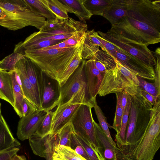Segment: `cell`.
<instances>
[{"label":"cell","mask_w":160,"mask_h":160,"mask_svg":"<svg viewBox=\"0 0 160 160\" xmlns=\"http://www.w3.org/2000/svg\"><path fill=\"white\" fill-rule=\"evenodd\" d=\"M139 86L132 85L123 90L128 94L130 99V110L125 137L126 145L118 148L124 154L132 148L139 142L147 129L150 118L153 105L142 95Z\"/></svg>","instance_id":"6da1fadb"},{"label":"cell","mask_w":160,"mask_h":160,"mask_svg":"<svg viewBox=\"0 0 160 160\" xmlns=\"http://www.w3.org/2000/svg\"><path fill=\"white\" fill-rule=\"evenodd\" d=\"M83 38L80 43L71 47L26 51L23 54L35 63L43 73L58 81L82 46Z\"/></svg>","instance_id":"7a4b0ae2"},{"label":"cell","mask_w":160,"mask_h":160,"mask_svg":"<svg viewBox=\"0 0 160 160\" xmlns=\"http://www.w3.org/2000/svg\"><path fill=\"white\" fill-rule=\"evenodd\" d=\"M0 8L3 13L0 17V25L15 31L28 26L40 30L45 18L32 11L24 0H0Z\"/></svg>","instance_id":"3957f363"},{"label":"cell","mask_w":160,"mask_h":160,"mask_svg":"<svg viewBox=\"0 0 160 160\" xmlns=\"http://www.w3.org/2000/svg\"><path fill=\"white\" fill-rule=\"evenodd\" d=\"M160 147V100L151 108V117L141 138L131 149L123 154L133 160H152Z\"/></svg>","instance_id":"277c9868"},{"label":"cell","mask_w":160,"mask_h":160,"mask_svg":"<svg viewBox=\"0 0 160 160\" xmlns=\"http://www.w3.org/2000/svg\"><path fill=\"white\" fill-rule=\"evenodd\" d=\"M141 45L148 46L160 42V32L145 22L126 16L109 30Z\"/></svg>","instance_id":"5b68a950"},{"label":"cell","mask_w":160,"mask_h":160,"mask_svg":"<svg viewBox=\"0 0 160 160\" xmlns=\"http://www.w3.org/2000/svg\"><path fill=\"white\" fill-rule=\"evenodd\" d=\"M113 58L116 66L107 71L104 74L98 92L100 96L122 92L127 87L132 85L139 86L137 76Z\"/></svg>","instance_id":"8992f818"},{"label":"cell","mask_w":160,"mask_h":160,"mask_svg":"<svg viewBox=\"0 0 160 160\" xmlns=\"http://www.w3.org/2000/svg\"><path fill=\"white\" fill-rule=\"evenodd\" d=\"M85 60L83 59L76 70L60 87V96L58 106L66 103L75 95L85 97L92 108L97 105V103L93 101L88 92L85 69Z\"/></svg>","instance_id":"52a82bcc"},{"label":"cell","mask_w":160,"mask_h":160,"mask_svg":"<svg viewBox=\"0 0 160 160\" xmlns=\"http://www.w3.org/2000/svg\"><path fill=\"white\" fill-rule=\"evenodd\" d=\"M127 15L160 32V0H127Z\"/></svg>","instance_id":"ba28073f"},{"label":"cell","mask_w":160,"mask_h":160,"mask_svg":"<svg viewBox=\"0 0 160 160\" xmlns=\"http://www.w3.org/2000/svg\"><path fill=\"white\" fill-rule=\"evenodd\" d=\"M97 32L101 37L145 64L152 67L155 65L156 59L153 52L147 46L134 42L109 30L106 33L100 31Z\"/></svg>","instance_id":"9c48e42d"},{"label":"cell","mask_w":160,"mask_h":160,"mask_svg":"<svg viewBox=\"0 0 160 160\" xmlns=\"http://www.w3.org/2000/svg\"><path fill=\"white\" fill-rule=\"evenodd\" d=\"M92 108L81 104L71 122L73 132L88 141L96 149L98 144L95 136Z\"/></svg>","instance_id":"30bf717a"},{"label":"cell","mask_w":160,"mask_h":160,"mask_svg":"<svg viewBox=\"0 0 160 160\" xmlns=\"http://www.w3.org/2000/svg\"><path fill=\"white\" fill-rule=\"evenodd\" d=\"M108 53L137 76L149 80H154L153 67L145 64L133 56L123 51L114 50Z\"/></svg>","instance_id":"8fae6325"},{"label":"cell","mask_w":160,"mask_h":160,"mask_svg":"<svg viewBox=\"0 0 160 160\" xmlns=\"http://www.w3.org/2000/svg\"><path fill=\"white\" fill-rule=\"evenodd\" d=\"M48 111L38 110L21 118L17 127V135L18 138L22 141L28 139L38 129Z\"/></svg>","instance_id":"7c38bea8"},{"label":"cell","mask_w":160,"mask_h":160,"mask_svg":"<svg viewBox=\"0 0 160 160\" xmlns=\"http://www.w3.org/2000/svg\"><path fill=\"white\" fill-rule=\"evenodd\" d=\"M57 133H49L41 137L35 133L28 139L33 153L46 160H53V155L56 145Z\"/></svg>","instance_id":"4fadbf2b"},{"label":"cell","mask_w":160,"mask_h":160,"mask_svg":"<svg viewBox=\"0 0 160 160\" xmlns=\"http://www.w3.org/2000/svg\"><path fill=\"white\" fill-rule=\"evenodd\" d=\"M43 83L40 109L51 111L58 105L60 96V87L57 80L48 77L43 72Z\"/></svg>","instance_id":"5bb4252c"},{"label":"cell","mask_w":160,"mask_h":160,"mask_svg":"<svg viewBox=\"0 0 160 160\" xmlns=\"http://www.w3.org/2000/svg\"><path fill=\"white\" fill-rule=\"evenodd\" d=\"M81 105L66 103L58 106L56 110L53 112L50 133H57L70 123Z\"/></svg>","instance_id":"9a60e30c"},{"label":"cell","mask_w":160,"mask_h":160,"mask_svg":"<svg viewBox=\"0 0 160 160\" xmlns=\"http://www.w3.org/2000/svg\"><path fill=\"white\" fill-rule=\"evenodd\" d=\"M98 144L96 151L101 160H117L116 148L111 143L99 124L93 121Z\"/></svg>","instance_id":"2e32d148"},{"label":"cell","mask_w":160,"mask_h":160,"mask_svg":"<svg viewBox=\"0 0 160 160\" xmlns=\"http://www.w3.org/2000/svg\"><path fill=\"white\" fill-rule=\"evenodd\" d=\"M85 69L89 94L93 101L97 103L96 97L104 75L97 69L92 58L85 60Z\"/></svg>","instance_id":"e0dca14e"},{"label":"cell","mask_w":160,"mask_h":160,"mask_svg":"<svg viewBox=\"0 0 160 160\" xmlns=\"http://www.w3.org/2000/svg\"><path fill=\"white\" fill-rule=\"evenodd\" d=\"M15 71L19 75L22 82L21 89L24 96L37 110L41 108V102L28 77L21 60L16 64Z\"/></svg>","instance_id":"ac0fdd59"},{"label":"cell","mask_w":160,"mask_h":160,"mask_svg":"<svg viewBox=\"0 0 160 160\" xmlns=\"http://www.w3.org/2000/svg\"><path fill=\"white\" fill-rule=\"evenodd\" d=\"M28 79L41 103L43 89V72L30 59L26 57L21 60Z\"/></svg>","instance_id":"d6986e66"},{"label":"cell","mask_w":160,"mask_h":160,"mask_svg":"<svg viewBox=\"0 0 160 160\" xmlns=\"http://www.w3.org/2000/svg\"><path fill=\"white\" fill-rule=\"evenodd\" d=\"M97 32L92 29L87 30L85 33L82 51V56L84 60L90 59L99 50V47L102 50L106 52L103 46L97 37Z\"/></svg>","instance_id":"ffe728a7"},{"label":"cell","mask_w":160,"mask_h":160,"mask_svg":"<svg viewBox=\"0 0 160 160\" xmlns=\"http://www.w3.org/2000/svg\"><path fill=\"white\" fill-rule=\"evenodd\" d=\"M20 142L12 135L1 112L0 102V153L14 148H19Z\"/></svg>","instance_id":"44dd1931"},{"label":"cell","mask_w":160,"mask_h":160,"mask_svg":"<svg viewBox=\"0 0 160 160\" xmlns=\"http://www.w3.org/2000/svg\"><path fill=\"white\" fill-rule=\"evenodd\" d=\"M127 0H112L110 6L104 11L102 16L112 25L127 15Z\"/></svg>","instance_id":"7402d4cb"},{"label":"cell","mask_w":160,"mask_h":160,"mask_svg":"<svg viewBox=\"0 0 160 160\" xmlns=\"http://www.w3.org/2000/svg\"><path fill=\"white\" fill-rule=\"evenodd\" d=\"M0 98L8 102L14 107V99L10 71L0 68Z\"/></svg>","instance_id":"603a6c76"},{"label":"cell","mask_w":160,"mask_h":160,"mask_svg":"<svg viewBox=\"0 0 160 160\" xmlns=\"http://www.w3.org/2000/svg\"><path fill=\"white\" fill-rule=\"evenodd\" d=\"M73 12L81 21H86L92 15L84 5V0H60Z\"/></svg>","instance_id":"cb8c5ba5"},{"label":"cell","mask_w":160,"mask_h":160,"mask_svg":"<svg viewBox=\"0 0 160 160\" xmlns=\"http://www.w3.org/2000/svg\"><path fill=\"white\" fill-rule=\"evenodd\" d=\"M52 158L53 160H87L70 147L59 145L55 147Z\"/></svg>","instance_id":"d4e9b609"},{"label":"cell","mask_w":160,"mask_h":160,"mask_svg":"<svg viewBox=\"0 0 160 160\" xmlns=\"http://www.w3.org/2000/svg\"><path fill=\"white\" fill-rule=\"evenodd\" d=\"M33 12L47 18L52 20L56 18L55 15L46 5L44 0H24Z\"/></svg>","instance_id":"484cf974"},{"label":"cell","mask_w":160,"mask_h":160,"mask_svg":"<svg viewBox=\"0 0 160 160\" xmlns=\"http://www.w3.org/2000/svg\"><path fill=\"white\" fill-rule=\"evenodd\" d=\"M44 0L47 6L58 19H67L69 18L68 12L73 13L72 11L60 0Z\"/></svg>","instance_id":"4316f807"},{"label":"cell","mask_w":160,"mask_h":160,"mask_svg":"<svg viewBox=\"0 0 160 160\" xmlns=\"http://www.w3.org/2000/svg\"><path fill=\"white\" fill-rule=\"evenodd\" d=\"M130 107V99L128 94L127 103L123 113L120 131L119 133L116 134L115 135L116 143L118 148L126 145L125 137Z\"/></svg>","instance_id":"83f0119b"},{"label":"cell","mask_w":160,"mask_h":160,"mask_svg":"<svg viewBox=\"0 0 160 160\" xmlns=\"http://www.w3.org/2000/svg\"><path fill=\"white\" fill-rule=\"evenodd\" d=\"M111 2L112 0H84V5L92 15L102 16Z\"/></svg>","instance_id":"f1b7e54d"},{"label":"cell","mask_w":160,"mask_h":160,"mask_svg":"<svg viewBox=\"0 0 160 160\" xmlns=\"http://www.w3.org/2000/svg\"><path fill=\"white\" fill-rule=\"evenodd\" d=\"M12 78L14 105L13 108L17 115L21 118L23 117L22 104L24 96L21 87L17 82L15 78V70L10 71Z\"/></svg>","instance_id":"f546056e"},{"label":"cell","mask_w":160,"mask_h":160,"mask_svg":"<svg viewBox=\"0 0 160 160\" xmlns=\"http://www.w3.org/2000/svg\"><path fill=\"white\" fill-rule=\"evenodd\" d=\"M82 44L73 60L59 78L58 82L60 87L64 84L69 78L76 70L83 60L82 56Z\"/></svg>","instance_id":"4dcf8cb0"},{"label":"cell","mask_w":160,"mask_h":160,"mask_svg":"<svg viewBox=\"0 0 160 160\" xmlns=\"http://www.w3.org/2000/svg\"><path fill=\"white\" fill-rule=\"evenodd\" d=\"M26 57L25 55L13 52L0 61V68L6 71H14L17 63Z\"/></svg>","instance_id":"1f68e13d"},{"label":"cell","mask_w":160,"mask_h":160,"mask_svg":"<svg viewBox=\"0 0 160 160\" xmlns=\"http://www.w3.org/2000/svg\"><path fill=\"white\" fill-rule=\"evenodd\" d=\"M94 108L99 122V124L112 144L114 147H116V143L113 141L111 136L108 128V124L103 112L100 108L97 105H95Z\"/></svg>","instance_id":"d6a6232c"},{"label":"cell","mask_w":160,"mask_h":160,"mask_svg":"<svg viewBox=\"0 0 160 160\" xmlns=\"http://www.w3.org/2000/svg\"><path fill=\"white\" fill-rule=\"evenodd\" d=\"M91 58L101 62L105 66L106 71L116 66L113 57L108 53L102 50L99 49Z\"/></svg>","instance_id":"836d02e7"},{"label":"cell","mask_w":160,"mask_h":160,"mask_svg":"<svg viewBox=\"0 0 160 160\" xmlns=\"http://www.w3.org/2000/svg\"><path fill=\"white\" fill-rule=\"evenodd\" d=\"M72 132V128L70 123L57 133L56 145L70 147V139Z\"/></svg>","instance_id":"e575fe53"},{"label":"cell","mask_w":160,"mask_h":160,"mask_svg":"<svg viewBox=\"0 0 160 160\" xmlns=\"http://www.w3.org/2000/svg\"><path fill=\"white\" fill-rule=\"evenodd\" d=\"M115 94L117 99L116 108L112 128L115 130L116 134H118L120 131L123 113L121 103L122 93L120 92Z\"/></svg>","instance_id":"d590c367"},{"label":"cell","mask_w":160,"mask_h":160,"mask_svg":"<svg viewBox=\"0 0 160 160\" xmlns=\"http://www.w3.org/2000/svg\"><path fill=\"white\" fill-rule=\"evenodd\" d=\"M53 115V112L51 110L48 111L47 115L35 134L43 137L50 133Z\"/></svg>","instance_id":"8d00e7d4"},{"label":"cell","mask_w":160,"mask_h":160,"mask_svg":"<svg viewBox=\"0 0 160 160\" xmlns=\"http://www.w3.org/2000/svg\"><path fill=\"white\" fill-rule=\"evenodd\" d=\"M76 135L87 152L90 160H101L100 156L92 144L87 139L76 134Z\"/></svg>","instance_id":"74e56055"},{"label":"cell","mask_w":160,"mask_h":160,"mask_svg":"<svg viewBox=\"0 0 160 160\" xmlns=\"http://www.w3.org/2000/svg\"><path fill=\"white\" fill-rule=\"evenodd\" d=\"M70 147L84 158L87 160H90L85 149L73 131L71 136Z\"/></svg>","instance_id":"f35d334b"},{"label":"cell","mask_w":160,"mask_h":160,"mask_svg":"<svg viewBox=\"0 0 160 160\" xmlns=\"http://www.w3.org/2000/svg\"><path fill=\"white\" fill-rule=\"evenodd\" d=\"M137 77L140 88L153 96L156 100L160 99V92L158 91L153 83L148 82L138 76Z\"/></svg>","instance_id":"ab89813d"},{"label":"cell","mask_w":160,"mask_h":160,"mask_svg":"<svg viewBox=\"0 0 160 160\" xmlns=\"http://www.w3.org/2000/svg\"><path fill=\"white\" fill-rule=\"evenodd\" d=\"M64 21V19L61 20L57 18L52 20H47L39 31L44 32L56 29L63 23Z\"/></svg>","instance_id":"60d3db41"},{"label":"cell","mask_w":160,"mask_h":160,"mask_svg":"<svg viewBox=\"0 0 160 160\" xmlns=\"http://www.w3.org/2000/svg\"><path fill=\"white\" fill-rule=\"evenodd\" d=\"M156 59L155 66L154 82L153 83L158 91L160 92V52H154Z\"/></svg>","instance_id":"b9f144b4"},{"label":"cell","mask_w":160,"mask_h":160,"mask_svg":"<svg viewBox=\"0 0 160 160\" xmlns=\"http://www.w3.org/2000/svg\"><path fill=\"white\" fill-rule=\"evenodd\" d=\"M87 31L82 30L76 32L70 38L64 40L67 44L71 47L81 42Z\"/></svg>","instance_id":"7bdbcfd3"},{"label":"cell","mask_w":160,"mask_h":160,"mask_svg":"<svg viewBox=\"0 0 160 160\" xmlns=\"http://www.w3.org/2000/svg\"><path fill=\"white\" fill-rule=\"evenodd\" d=\"M96 36L98 39L104 47L106 52L108 53L110 51L114 50L122 51L118 47L101 37L99 35L98 32L97 33Z\"/></svg>","instance_id":"ee69618b"},{"label":"cell","mask_w":160,"mask_h":160,"mask_svg":"<svg viewBox=\"0 0 160 160\" xmlns=\"http://www.w3.org/2000/svg\"><path fill=\"white\" fill-rule=\"evenodd\" d=\"M22 108L23 117L29 115L37 110L24 97L22 100Z\"/></svg>","instance_id":"f6af8a7d"},{"label":"cell","mask_w":160,"mask_h":160,"mask_svg":"<svg viewBox=\"0 0 160 160\" xmlns=\"http://www.w3.org/2000/svg\"><path fill=\"white\" fill-rule=\"evenodd\" d=\"M19 148H14L0 153V160H10L19 151Z\"/></svg>","instance_id":"bcb514c9"},{"label":"cell","mask_w":160,"mask_h":160,"mask_svg":"<svg viewBox=\"0 0 160 160\" xmlns=\"http://www.w3.org/2000/svg\"><path fill=\"white\" fill-rule=\"evenodd\" d=\"M71 47L66 44L64 40L62 42L55 45L43 48L45 49H61L68 47Z\"/></svg>","instance_id":"7dc6e473"},{"label":"cell","mask_w":160,"mask_h":160,"mask_svg":"<svg viewBox=\"0 0 160 160\" xmlns=\"http://www.w3.org/2000/svg\"><path fill=\"white\" fill-rule=\"evenodd\" d=\"M140 90L142 95L153 105L155 101L156 100V99L153 96L140 88Z\"/></svg>","instance_id":"c3c4849f"},{"label":"cell","mask_w":160,"mask_h":160,"mask_svg":"<svg viewBox=\"0 0 160 160\" xmlns=\"http://www.w3.org/2000/svg\"><path fill=\"white\" fill-rule=\"evenodd\" d=\"M117 160H133L131 158L124 155L117 146L116 148Z\"/></svg>","instance_id":"681fc988"},{"label":"cell","mask_w":160,"mask_h":160,"mask_svg":"<svg viewBox=\"0 0 160 160\" xmlns=\"http://www.w3.org/2000/svg\"><path fill=\"white\" fill-rule=\"evenodd\" d=\"M97 69L103 75L106 72V69L104 65L99 61L93 60Z\"/></svg>","instance_id":"f907efd6"},{"label":"cell","mask_w":160,"mask_h":160,"mask_svg":"<svg viewBox=\"0 0 160 160\" xmlns=\"http://www.w3.org/2000/svg\"><path fill=\"white\" fill-rule=\"evenodd\" d=\"M122 93L121 103L123 112L127 103L128 94L127 92L124 91H123L122 92Z\"/></svg>","instance_id":"816d5d0a"},{"label":"cell","mask_w":160,"mask_h":160,"mask_svg":"<svg viewBox=\"0 0 160 160\" xmlns=\"http://www.w3.org/2000/svg\"><path fill=\"white\" fill-rule=\"evenodd\" d=\"M10 160H27L24 155H19L16 154Z\"/></svg>","instance_id":"f5cc1de1"},{"label":"cell","mask_w":160,"mask_h":160,"mask_svg":"<svg viewBox=\"0 0 160 160\" xmlns=\"http://www.w3.org/2000/svg\"><path fill=\"white\" fill-rule=\"evenodd\" d=\"M3 13V11L2 9L0 8V17L2 16Z\"/></svg>","instance_id":"db71d44e"}]
</instances>
